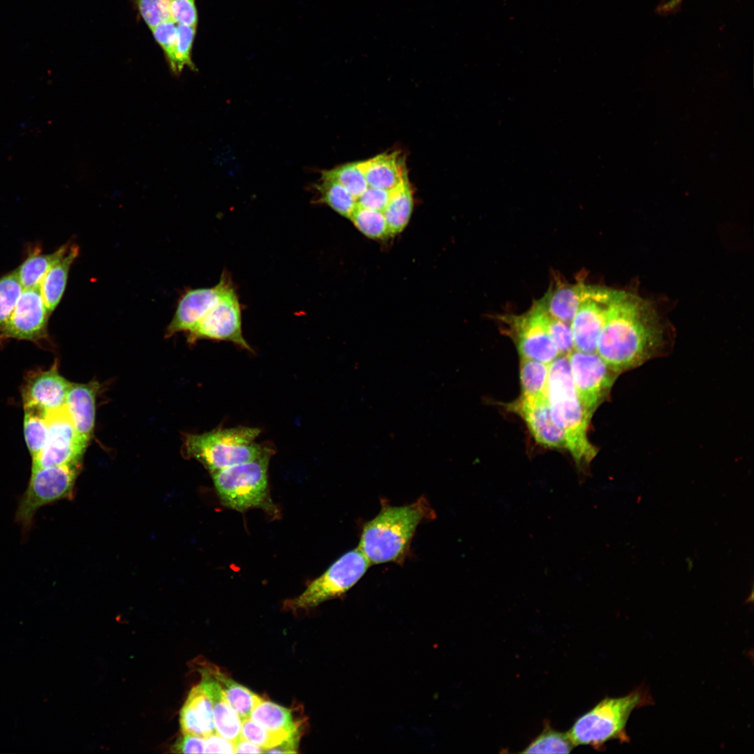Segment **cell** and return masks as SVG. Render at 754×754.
Instances as JSON below:
<instances>
[{"mask_svg":"<svg viewBox=\"0 0 754 754\" xmlns=\"http://www.w3.org/2000/svg\"><path fill=\"white\" fill-rule=\"evenodd\" d=\"M662 341L663 330L650 303L619 291L600 334L596 353L619 374L653 357Z\"/></svg>","mask_w":754,"mask_h":754,"instance_id":"6da1fadb","label":"cell"},{"mask_svg":"<svg viewBox=\"0 0 754 754\" xmlns=\"http://www.w3.org/2000/svg\"><path fill=\"white\" fill-rule=\"evenodd\" d=\"M434 517L424 497L405 505L384 504L379 513L364 524L357 547L371 564L401 563L417 526Z\"/></svg>","mask_w":754,"mask_h":754,"instance_id":"7a4b0ae2","label":"cell"},{"mask_svg":"<svg viewBox=\"0 0 754 754\" xmlns=\"http://www.w3.org/2000/svg\"><path fill=\"white\" fill-rule=\"evenodd\" d=\"M547 398L554 422L565 434L566 449L577 465L589 464L597 454L587 436L591 417L579 399L566 355L549 364Z\"/></svg>","mask_w":754,"mask_h":754,"instance_id":"3957f363","label":"cell"},{"mask_svg":"<svg viewBox=\"0 0 754 754\" xmlns=\"http://www.w3.org/2000/svg\"><path fill=\"white\" fill-rule=\"evenodd\" d=\"M647 691L638 688L619 697H607L578 718L568 734L574 745H590L597 750L611 740L629 742L626 727L631 713L652 704Z\"/></svg>","mask_w":754,"mask_h":754,"instance_id":"277c9868","label":"cell"},{"mask_svg":"<svg viewBox=\"0 0 754 754\" xmlns=\"http://www.w3.org/2000/svg\"><path fill=\"white\" fill-rule=\"evenodd\" d=\"M260 432L256 427H237L191 434L186 438L184 449L213 473L255 459L269 450L255 442Z\"/></svg>","mask_w":754,"mask_h":754,"instance_id":"5b68a950","label":"cell"},{"mask_svg":"<svg viewBox=\"0 0 754 754\" xmlns=\"http://www.w3.org/2000/svg\"><path fill=\"white\" fill-rule=\"evenodd\" d=\"M272 453L269 449L255 459L212 473L215 489L224 505L241 512L260 508L275 514L277 510L269 496L267 479Z\"/></svg>","mask_w":754,"mask_h":754,"instance_id":"8992f818","label":"cell"},{"mask_svg":"<svg viewBox=\"0 0 754 754\" xmlns=\"http://www.w3.org/2000/svg\"><path fill=\"white\" fill-rule=\"evenodd\" d=\"M370 563L357 547L334 561L322 575L313 579L306 589L286 605L291 609H307L341 596L364 576Z\"/></svg>","mask_w":754,"mask_h":754,"instance_id":"52a82bcc","label":"cell"},{"mask_svg":"<svg viewBox=\"0 0 754 754\" xmlns=\"http://www.w3.org/2000/svg\"><path fill=\"white\" fill-rule=\"evenodd\" d=\"M80 465V462H77L31 470L15 515V519L24 529L32 525L40 508L71 495Z\"/></svg>","mask_w":754,"mask_h":754,"instance_id":"ba28073f","label":"cell"},{"mask_svg":"<svg viewBox=\"0 0 754 754\" xmlns=\"http://www.w3.org/2000/svg\"><path fill=\"white\" fill-rule=\"evenodd\" d=\"M568 359L579 399L587 414L592 417L608 396L619 374L596 353L574 350Z\"/></svg>","mask_w":754,"mask_h":754,"instance_id":"9c48e42d","label":"cell"},{"mask_svg":"<svg viewBox=\"0 0 754 754\" xmlns=\"http://www.w3.org/2000/svg\"><path fill=\"white\" fill-rule=\"evenodd\" d=\"M619 290L586 284L579 308L570 323L575 350L596 353L600 334Z\"/></svg>","mask_w":754,"mask_h":754,"instance_id":"30bf717a","label":"cell"},{"mask_svg":"<svg viewBox=\"0 0 754 754\" xmlns=\"http://www.w3.org/2000/svg\"><path fill=\"white\" fill-rule=\"evenodd\" d=\"M48 438L32 458L31 470L80 462L87 446L77 434L65 405L46 414Z\"/></svg>","mask_w":754,"mask_h":754,"instance_id":"8fae6325","label":"cell"},{"mask_svg":"<svg viewBox=\"0 0 754 754\" xmlns=\"http://www.w3.org/2000/svg\"><path fill=\"white\" fill-rule=\"evenodd\" d=\"M188 332V341L200 339L230 341L252 351L243 337L242 309L234 286L229 288L219 302Z\"/></svg>","mask_w":754,"mask_h":754,"instance_id":"7c38bea8","label":"cell"},{"mask_svg":"<svg viewBox=\"0 0 754 754\" xmlns=\"http://www.w3.org/2000/svg\"><path fill=\"white\" fill-rule=\"evenodd\" d=\"M50 316L39 288H24L15 306L0 330V341L15 339L36 343L48 337Z\"/></svg>","mask_w":754,"mask_h":754,"instance_id":"4fadbf2b","label":"cell"},{"mask_svg":"<svg viewBox=\"0 0 754 754\" xmlns=\"http://www.w3.org/2000/svg\"><path fill=\"white\" fill-rule=\"evenodd\" d=\"M498 318L504 324L507 334L515 342L521 358L549 364L560 355L532 307L525 313L501 315Z\"/></svg>","mask_w":754,"mask_h":754,"instance_id":"5bb4252c","label":"cell"},{"mask_svg":"<svg viewBox=\"0 0 754 754\" xmlns=\"http://www.w3.org/2000/svg\"><path fill=\"white\" fill-rule=\"evenodd\" d=\"M233 286L229 275L223 273L219 282L210 288L190 289L180 297L175 315L168 325L165 336L188 332L219 302L226 292Z\"/></svg>","mask_w":754,"mask_h":754,"instance_id":"9a60e30c","label":"cell"},{"mask_svg":"<svg viewBox=\"0 0 754 754\" xmlns=\"http://www.w3.org/2000/svg\"><path fill=\"white\" fill-rule=\"evenodd\" d=\"M506 408L524 420L531 435L541 445L566 449L565 434L552 417L547 397L520 395L515 401L507 404Z\"/></svg>","mask_w":754,"mask_h":754,"instance_id":"2e32d148","label":"cell"},{"mask_svg":"<svg viewBox=\"0 0 754 754\" xmlns=\"http://www.w3.org/2000/svg\"><path fill=\"white\" fill-rule=\"evenodd\" d=\"M71 383L59 373L57 364L29 373L22 390L24 408H35L47 413L64 406Z\"/></svg>","mask_w":754,"mask_h":754,"instance_id":"e0dca14e","label":"cell"},{"mask_svg":"<svg viewBox=\"0 0 754 754\" xmlns=\"http://www.w3.org/2000/svg\"><path fill=\"white\" fill-rule=\"evenodd\" d=\"M183 734L205 738L216 733L213 704L203 683L200 682L189 692L179 713Z\"/></svg>","mask_w":754,"mask_h":754,"instance_id":"ac0fdd59","label":"cell"},{"mask_svg":"<svg viewBox=\"0 0 754 754\" xmlns=\"http://www.w3.org/2000/svg\"><path fill=\"white\" fill-rule=\"evenodd\" d=\"M98 385L96 382L71 383L65 401L77 434L87 444L94 434Z\"/></svg>","mask_w":754,"mask_h":754,"instance_id":"d6986e66","label":"cell"},{"mask_svg":"<svg viewBox=\"0 0 754 754\" xmlns=\"http://www.w3.org/2000/svg\"><path fill=\"white\" fill-rule=\"evenodd\" d=\"M586 284L568 283L556 279L535 303L555 318L570 323L582 300Z\"/></svg>","mask_w":754,"mask_h":754,"instance_id":"ffe728a7","label":"cell"},{"mask_svg":"<svg viewBox=\"0 0 754 754\" xmlns=\"http://www.w3.org/2000/svg\"><path fill=\"white\" fill-rule=\"evenodd\" d=\"M360 164L370 187L390 191L408 176L405 163L397 151L383 153Z\"/></svg>","mask_w":754,"mask_h":754,"instance_id":"44dd1931","label":"cell"},{"mask_svg":"<svg viewBox=\"0 0 754 754\" xmlns=\"http://www.w3.org/2000/svg\"><path fill=\"white\" fill-rule=\"evenodd\" d=\"M202 680L213 704L216 733L235 743L241 736L242 720L227 700L217 681L205 670Z\"/></svg>","mask_w":754,"mask_h":754,"instance_id":"7402d4cb","label":"cell"},{"mask_svg":"<svg viewBox=\"0 0 754 754\" xmlns=\"http://www.w3.org/2000/svg\"><path fill=\"white\" fill-rule=\"evenodd\" d=\"M78 255L79 246L71 244L67 253L48 270L40 282V294L50 315L63 297L71 267Z\"/></svg>","mask_w":754,"mask_h":754,"instance_id":"603a6c76","label":"cell"},{"mask_svg":"<svg viewBox=\"0 0 754 754\" xmlns=\"http://www.w3.org/2000/svg\"><path fill=\"white\" fill-rule=\"evenodd\" d=\"M70 244L66 243L50 253H42L40 246H35L15 270L24 288H39L48 270L67 253Z\"/></svg>","mask_w":754,"mask_h":754,"instance_id":"cb8c5ba5","label":"cell"},{"mask_svg":"<svg viewBox=\"0 0 754 754\" xmlns=\"http://www.w3.org/2000/svg\"><path fill=\"white\" fill-rule=\"evenodd\" d=\"M413 209V190L406 176L391 190L390 200L383 211L390 236L401 232L407 226Z\"/></svg>","mask_w":754,"mask_h":754,"instance_id":"d4e9b609","label":"cell"},{"mask_svg":"<svg viewBox=\"0 0 754 754\" xmlns=\"http://www.w3.org/2000/svg\"><path fill=\"white\" fill-rule=\"evenodd\" d=\"M205 670L217 681L229 704L241 719L250 718L253 708L263 698L234 681L216 667H210Z\"/></svg>","mask_w":754,"mask_h":754,"instance_id":"484cf974","label":"cell"},{"mask_svg":"<svg viewBox=\"0 0 754 754\" xmlns=\"http://www.w3.org/2000/svg\"><path fill=\"white\" fill-rule=\"evenodd\" d=\"M250 718L265 729L299 735V725L290 710L263 699L253 708Z\"/></svg>","mask_w":754,"mask_h":754,"instance_id":"4316f807","label":"cell"},{"mask_svg":"<svg viewBox=\"0 0 754 754\" xmlns=\"http://www.w3.org/2000/svg\"><path fill=\"white\" fill-rule=\"evenodd\" d=\"M316 202L327 205L341 216L350 219L357 205L356 199L338 182L322 177L315 185Z\"/></svg>","mask_w":754,"mask_h":754,"instance_id":"83f0119b","label":"cell"},{"mask_svg":"<svg viewBox=\"0 0 754 754\" xmlns=\"http://www.w3.org/2000/svg\"><path fill=\"white\" fill-rule=\"evenodd\" d=\"M519 374L521 395L547 397L549 364L534 360L521 358Z\"/></svg>","mask_w":754,"mask_h":754,"instance_id":"f1b7e54d","label":"cell"},{"mask_svg":"<svg viewBox=\"0 0 754 754\" xmlns=\"http://www.w3.org/2000/svg\"><path fill=\"white\" fill-rule=\"evenodd\" d=\"M24 434L27 446L34 458L43 448L48 438L46 413L35 408H24Z\"/></svg>","mask_w":754,"mask_h":754,"instance_id":"f546056e","label":"cell"},{"mask_svg":"<svg viewBox=\"0 0 754 754\" xmlns=\"http://www.w3.org/2000/svg\"><path fill=\"white\" fill-rule=\"evenodd\" d=\"M531 307L537 313L559 354L568 356L571 353L575 350V346L570 323L555 318L535 302Z\"/></svg>","mask_w":754,"mask_h":754,"instance_id":"4dcf8cb0","label":"cell"},{"mask_svg":"<svg viewBox=\"0 0 754 754\" xmlns=\"http://www.w3.org/2000/svg\"><path fill=\"white\" fill-rule=\"evenodd\" d=\"M321 176L338 182L356 200L368 188L360 161L346 163L330 170H323Z\"/></svg>","mask_w":754,"mask_h":754,"instance_id":"1f68e13d","label":"cell"},{"mask_svg":"<svg viewBox=\"0 0 754 754\" xmlns=\"http://www.w3.org/2000/svg\"><path fill=\"white\" fill-rule=\"evenodd\" d=\"M575 746L568 732H562L546 725L521 753H569Z\"/></svg>","mask_w":754,"mask_h":754,"instance_id":"d6a6232c","label":"cell"},{"mask_svg":"<svg viewBox=\"0 0 754 754\" xmlns=\"http://www.w3.org/2000/svg\"><path fill=\"white\" fill-rule=\"evenodd\" d=\"M365 236L374 239L390 236L383 212L356 205L349 219Z\"/></svg>","mask_w":754,"mask_h":754,"instance_id":"836d02e7","label":"cell"},{"mask_svg":"<svg viewBox=\"0 0 754 754\" xmlns=\"http://www.w3.org/2000/svg\"><path fill=\"white\" fill-rule=\"evenodd\" d=\"M196 27L178 24L173 61L170 66L174 74L178 75L186 67L192 71L196 68L191 58Z\"/></svg>","mask_w":754,"mask_h":754,"instance_id":"e575fe53","label":"cell"},{"mask_svg":"<svg viewBox=\"0 0 754 754\" xmlns=\"http://www.w3.org/2000/svg\"><path fill=\"white\" fill-rule=\"evenodd\" d=\"M241 736L263 748L265 753L285 741L299 739V735L268 730L250 718L242 720Z\"/></svg>","mask_w":754,"mask_h":754,"instance_id":"d590c367","label":"cell"},{"mask_svg":"<svg viewBox=\"0 0 754 754\" xmlns=\"http://www.w3.org/2000/svg\"><path fill=\"white\" fill-rule=\"evenodd\" d=\"M22 290L15 270L0 277V330L11 315Z\"/></svg>","mask_w":754,"mask_h":754,"instance_id":"8d00e7d4","label":"cell"},{"mask_svg":"<svg viewBox=\"0 0 754 754\" xmlns=\"http://www.w3.org/2000/svg\"><path fill=\"white\" fill-rule=\"evenodd\" d=\"M171 0H135V6L146 24L152 29L171 19Z\"/></svg>","mask_w":754,"mask_h":754,"instance_id":"74e56055","label":"cell"},{"mask_svg":"<svg viewBox=\"0 0 754 754\" xmlns=\"http://www.w3.org/2000/svg\"><path fill=\"white\" fill-rule=\"evenodd\" d=\"M177 23L172 20L164 21L151 29L155 40L162 48L169 66H171L176 43Z\"/></svg>","mask_w":754,"mask_h":754,"instance_id":"f35d334b","label":"cell"},{"mask_svg":"<svg viewBox=\"0 0 754 754\" xmlns=\"http://www.w3.org/2000/svg\"><path fill=\"white\" fill-rule=\"evenodd\" d=\"M170 15L175 23L197 27L195 0H171Z\"/></svg>","mask_w":754,"mask_h":754,"instance_id":"ab89813d","label":"cell"},{"mask_svg":"<svg viewBox=\"0 0 754 754\" xmlns=\"http://www.w3.org/2000/svg\"><path fill=\"white\" fill-rule=\"evenodd\" d=\"M391 195V190L368 186L357 199V205L383 212Z\"/></svg>","mask_w":754,"mask_h":754,"instance_id":"60d3db41","label":"cell"},{"mask_svg":"<svg viewBox=\"0 0 754 754\" xmlns=\"http://www.w3.org/2000/svg\"><path fill=\"white\" fill-rule=\"evenodd\" d=\"M205 746V738L192 734H183V737L176 742L174 749L177 753H204Z\"/></svg>","mask_w":754,"mask_h":754,"instance_id":"b9f144b4","label":"cell"},{"mask_svg":"<svg viewBox=\"0 0 754 754\" xmlns=\"http://www.w3.org/2000/svg\"><path fill=\"white\" fill-rule=\"evenodd\" d=\"M205 753H235V743L214 733L205 738Z\"/></svg>","mask_w":754,"mask_h":754,"instance_id":"7bdbcfd3","label":"cell"},{"mask_svg":"<svg viewBox=\"0 0 754 754\" xmlns=\"http://www.w3.org/2000/svg\"><path fill=\"white\" fill-rule=\"evenodd\" d=\"M265 750L240 736L235 742V753H260Z\"/></svg>","mask_w":754,"mask_h":754,"instance_id":"ee69618b","label":"cell"},{"mask_svg":"<svg viewBox=\"0 0 754 754\" xmlns=\"http://www.w3.org/2000/svg\"><path fill=\"white\" fill-rule=\"evenodd\" d=\"M682 1L683 0H669L660 6V10L663 12L671 11L675 9Z\"/></svg>","mask_w":754,"mask_h":754,"instance_id":"f6af8a7d","label":"cell"}]
</instances>
